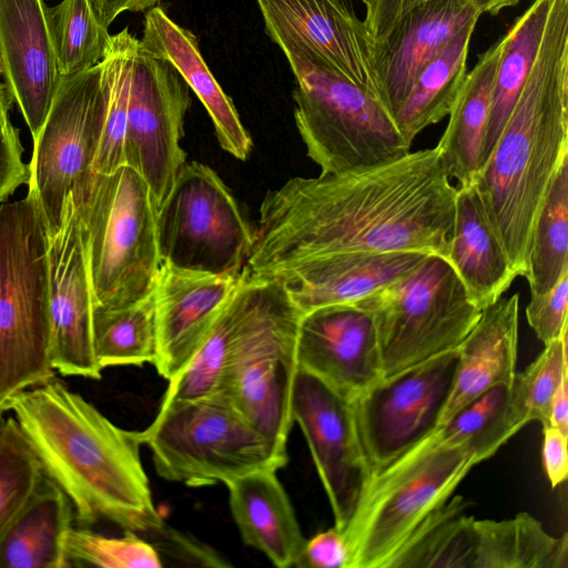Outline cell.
Returning <instances> with one entry per match:
<instances>
[{
  "label": "cell",
  "mask_w": 568,
  "mask_h": 568,
  "mask_svg": "<svg viewBox=\"0 0 568 568\" xmlns=\"http://www.w3.org/2000/svg\"><path fill=\"white\" fill-rule=\"evenodd\" d=\"M542 430V458L545 470L551 487L555 488L556 486L564 483L568 475V434H565L560 429L552 426L545 427Z\"/></svg>",
  "instance_id": "bcb514c9"
},
{
  "label": "cell",
  "mask_w": 568,
  "mask_h": 568,
  "mask_svg": "<svg viewBox=\"0 0 568 568\" xmlns=\"http://www.w3.org/2000/svg\"><path fill=\"white\" fill-rule=\"evenodd\" d=\"M30 443L43 474L70 499L75 520H106L124 531L164 528L142 466L139 432L114 425L55 376L3 405Z\"/></svg>",
  "instance_id": "7a4b0ae2"
},
{
  "label": "cell",
  "mask_w": 568,
  "mask_h": 568,
  "mask_svg": "<svg viewBox=\"0 0 568 568\" xmlns=\"http://www.w3.org/2000/svg\"><path fill=\"white\" fill-rule=\"evenodd\" d=\"M105 110L101 62L62 77L45 120L33 138L28 192L40 205L48 236L61 227L71 192L91 173Z\"/></svg>",
  "instance_id": "7c38bea8"
},
{
  "label": "cell",
  "mask_w": 568,
  "mask_h": 568,
  "mask_svg": "<svg viewBox=\"0 0 568 568\" xmlns=\"http://www.w3.org/2000/svg\"><path fill=\"white\" fill-rule=\"evenodd\" d=\"M44 0H0V72L32 139L62 79Z\"/></svg>",
  "instance_id": "44dd1931"
},
{
  "label": "cell",
  "mask_w": 568,
  "mask_h": 568,
  "mask_svg": "<svg viewBox=\"0 0 568 568\" xmlns=\"http://www.w3.org/2000/svg\"><path fill=\"white\" fill-rule=\"evenodd\" d=\"M568 271V160L559 168L539 214L526 280L530 295L550 290Z\"/></svg>",
  "instance_id": "8d00e7d4"
},
{
  "label": "cell",
  "mask_w": 568,
  "mask_h": 568,
  "mask_svg": "<svg viewBox=\"0 0 568 568\" xmlns=\"http://www.w3.org/2000/svg\"><path fill=\"white\" fill-rule=\"evenodd\" d=\"M143 24L142 45L175 68L207 111L222 149L245 161L253 146L251 135L205 63L196 37L156 6L146 11Z\"/></svg>",
  "instance_id": "d4e9b609"
},
{
  "label": "cell",
  "mask_w": 568,
  "mask_h": 568,
  "mask_svg": "<svg viewBox=\"0 0 568 568\" xmlns=\"http://www.w3.org/2000/svg\"><path fill=\"white\" fill-rule=\"evenodd\" d=\"M156 473L199 487L226 484L258 469H280L287 450L268 440L222 394L162 399L153 422L139 432Z\"/></svg>",
  "instance_id": "52a82bcc"
},
{
  "label": "cell",
  "mask_w": 568,
  "mask_h": 568,
  "mask_svg": "<svg viewBox=\"0 0 568 568\" xmlns=\"http://www.w3.org/2000/svg\"><path fill=\"white\" fill-rule=\"evenodd\" d=\"M568 160V0H551L521 91L475 187L517 276L526 277L539 214Z\"/></svg>",
  "instance_id": "3957f363"
},
{
  "label": "cell",
  "mask_w": 568,
  "mask_h": 568,
  "mask_svg": "<svg viewBox=\"0 0 568 568\" xmlns=\"http://www.w3.org/2000/svg\"><path fill=\"white\" fill-rule=\"evenodd\" d=\"M475 26L465 27L443 47L396 112L393 120L409 144L423 130L449 114L467 74L466 61Z\"/></svg>",
  "instance_id": "1f68e13d"
},
{
  "label": "cell",
  "mask_w": 568,
  "mask_h": 568,
  "mask_svg": "<svg viewBox=\"0 0 568 568\" xmlns=\"http://www.w3.org/2000/svg\"><path fill=\"white\" fill-rule=\"evenodd\" d=\"M84 231L93 305L120 307L153 293L161 266L156 206L128 165L92 172L72 192Z\"/></svg>",
  "instance_id": "8992f818"
},
{
  "label": "cell",
  "mask_w": 568,
  "mask_h": 568,
  "mask_svg": "<svg viewBox=\"0 0 568 568\" xmlns=\"http://www.w3.org/2000/svg\"><path fill=\"white\" fill-rule=\"evenodd\" d=\"M550 4L551 0H534L503 36L478 172L490 156L529 73Z\"/></svg>",
  "instance_id": "4dcf8cb0"
},
{
  "label": "cell",
  "mask_w": 568,
  "mask_h": 568,
  "mask_svg": "<svg viewBox=\"0 0 568 568\" xmlns=\"http://www.w3.org/2000/svg\"><path fill=\"white\" fill-rule=\"evenodd\" d=\"M302 315L284 283L278 281L234 353L219 393L283 450H287L294 424L292 393L297 372L296 338Z\"/></svg>",
  "instance_id": "8fae6325"
},
{
  "label": "cell",
  "mask_w": 568,
  "mask_h": 568,
  "mask_svg": "<svg viewBox=\"0 0 568 568\" xmlns=\"http://www.w3.org/2000/svg\"><path fill=\"white\" fill-rule=\"evenodd\" d=\"M353 303L373 318L383 377L458 348L481 315L454 267L438 255Z\"/></svg>",
  "instance_id": "ba28073f"
},
{
  "label": "cell",
  "mask_w": 568,
  "mask_h": 568,
  "mask_svg": "<svg viewBox=\"0 0 568 568\" xmlns=\"http://www.w3.org/2000/svg\"><path fill=\"white\" fill-rule=\"evenodd\" d=\"M267 36L286 59L320 65L377 99L372 40L348 0H256ZM378 100V99H377Z\"/></svg>",
  "instance_id": "2e32d148"
},
{
  "label": "cell",
  "mask_w": 568,
  "mask_h": 568,
  "mask_svg": "<svg viewBox=\"0 0 568 568\" xmlns=\"http://www.w3.org/2000/svg\"><path fill=\"white\" fill-rule=\"evenodd\" d=\"M349 1V0H348ZM359 1H363L364 3L366 2V0H359Z\"/></svg>",
  "instance_id": "816d5d0a"
},
{
  "label": "cell",
  "mask_w": 568,
  "mask_h": 568,
  "mask_svg": "<svg viewBox=\"0 0 568 568\" xmlns=\"http://www.w3.org/2000/svg\"><path fill=\"white\" fill-rule=\"evenodd\" d=\"M14 102L6 83H0V144L20 141V131L10 120V110Z\"/></svg>",
  "instance_id": "681fc988"
},
{
  "label": "cell",
  "mask_w": 568,
  "mask_h": 568,
  "mask_svg": "<svg viewBox=\"0 0 568 568\" xmlns=\"http://www.w3.org/2000/svg\"><path fill=\"white\" fill-rule=\"evenodd\" d=\"M20 141L0 144V203L29 180V165L22 160Z\"/></svg>",
  "instance_id": "f6af8a7d"
},
{
  "label": "cell",
  "mask_w": 568,
  "mask_h": 568,
  "mask_svg": "<svg viewBox=\"0 0 568 568\" xmlns=\"http://www.w3.org/2000/svg\"><path fill=\"white\" fill-rule=\"evenodd\" d=\"M3 415H4V413L0 409V425H1V423L3 422V419H4V418H3Z\"/></svg>",
  "instance_id": "f907efd6"
},
{
  "label": "cell",
  "mask_w": 568,
  "mask_h": 568,
  "mask_svg": "<svg viewBox=\"0 0 568 568\" xmlns=\"http://www.w3.org/2000/svg\"><path fill=\"white\" fill-rule=\"evenodd\" d=\"M504 37L490 45L466 74L448 114L449 120L437 146L448 176L457 187L475 183L490 111L495 73Z\"/></svg>",
  "instance_id": "f1b7e54d"
},
{
  "label": "cell",
  "mask_w": 568,
  "mask_h": 568,
  "mask_svg": "<svg viewBox=\"0 0 568 568\" xmlns=\"http://www.w3.org/2000/svg\"><path fill=\"white\" fill-rule=\"evenodd\" d=\"M242 272L211 274L161 263L153 287L158 327L153 365L159 375L170 381L190 363Z\"/></svg>",
  "instance_id": "ffe728a7"
},
{
  "label": "cell",
  "mask_w": 568,
  "mask_h": 568,
  "mask_svg": "<svg viewBox=\"0 0 568 568\" xmlns=\"http://www.w3.org/2000/svg\"><path fill=\"white\" fill-rule=\"evenodd\" d=\"M294 118L321 173L378 165L410 152L394 120L367 91L312 62L288 58Z\"/></svg>",
  "instance_id": "9c48e42d"
},
{
  "label": "cell",
  "mask_w": 568,
  "mask_h": 568,
  "mask_svg": "<svg viewBox=\"0 0 568 568\" xmlns=\"http://www.w3.org/2000/svg\"><path fill=\"white\" fill-rule=\"evenodd\" d=\"M434 0H366L365 24L372 42L381 40L412 8ZM475 4L483 13L496 16L523 0H455Z\"/></svg>",
  "instance_id": "7bdbcfd3"
},
{
  "label": "cell",
  "mask_w": 568,
  "mask_h": 568,
  "mask_svg": "<svg viewBox=\"0 0 568 568\" xmlns=\"http://www.w3.org/2000/svg\"><path fill=\"white\" fill-rule=\"evenodd\" d=\"M43 470L12 416L0 425V539L31 497Z\"/></svg>",
  "instance_id": "f35d334b"
},
{
  "label": "cell",
  "mask_w": 568,
  "mask_h": 568,
  "mask_svg": "<svg viewBox=\"0 0 568 568\" xmlns=\"http://www.w3.org/2000/svg\"><path fill=\"white\" fill-rule=\"evenodd\" d=\"M48 232L30 192L0 203V409L55 376L51 364Z\"/></svg>",
  "instance_id": "5b68a950"
},
{
  "label": "cell",
  "mask_w": 568,
  "mask_h": 568,
  "mask_svg": "<svg viewBox=\"0 0 568 568\" xmlns=\"http://www.w3.org/2000/svg\"><path fill=\"white\" fill-rule=\"evenodd\" d=\"M190 90L175 68L136 40L129 91L125 165L148 184L156 210L185 163L181 146Z\"/></svg>",
  "instance_id": "5bb4252c"
},
{
  "label": "cell",
  "mask_w": 568,
  "mask_h": 568,
  "mask_svg": "<svg viewBox=\"0 0 568 568\" xmlns=\"http://www.w3.org/2000/svg\"><path fill=\"white\" fill-rule=\"evenodd\" d=\"M458 348L383 377L352 402L372 475L437 426L452 390Z\"/></svg>",
  "instance_id": "4fadbf2b"
},
{
  "label": "cell",
  "mask_w": 568,
  "mask_h": 568,
  "mask_svg": "<svg viewBox=\"0 0 568 568\" xmlns=\"http://www.w3.org/2000/svg\"><path fill=\"white\" fill-rule=\"evenodd\" d=\"M136 38L128 28L112 34L102 65L105 110L92 172L110 174L125 165L124 143L131 69Z\"/></svg>",
  "instance_id": "e575fe53"
},
{
  "label": "cell",
  "mask_w": 568,
  "mask_h": 568,
  "mask_svg": "<svg viewBox=\"0 0 568 568\" xmlns=\"http://www.w3.org/2000/svg\"><path fill=\"white\" fill-rule=\"evenodd\" d=\"M568 271L548 291L531 296L526 317L536 336L545 344L568 331Z\"/></svg>",
  "instance_id": "b9f144b4"
},
{
  "label": "cell",
  "mask_w": 568,
  "mask_h": 568,
  "mask_svg": "<svg viewBox=\"0 0 568 568\" xmlns=\"http://www.w3.org/2000/svg\"><path fill=\"white\" fill-rule=\"evenodd\" d=\"M549 426L568 434V372L564 375L551 399Z\"/></svg>",
  "instance_id": "c3c4849f"
},
{
  "label": "cell",
  "mask_w": 568,
  "mask_h": 568,
  "mask_svg": "<svg viewBox=\"0 0 568 568\" xmlns=\"http://www.w3.org/2000/svg\"><path fill=\"white\" fill-rule=\"evenodd\" d=\"M447 261L481 311L503 297L517 277L474 184L457 187Z\"/></svg>",
  "instance_id": "4316f807"
},
{
  "label": "cell",
  "mask_w": 568,
  "mask_h": 568,
  "mask_svg": "<svg viewBox=\"0 0 568 568\" xmlns=\"http://www.w3.org/2000/svg\"><path fill=\"white\" fill-rule=\"evenodd\" d=\"M481 12L469 2L434 0L408 10L373 42L371 69L377 99L394 119L416 80L460 30L476 24Z\"/></svg>",
  "instance_id": "d6986e66"
},
{
  "label": "cell",
  "mask_w": 568,
  "mask_h": 568,
  "mask_svg": "<svg viewBox=\"0 0 568 568\" xmlns=\"http://www.w3.org/2000/svg\"><path fill=\"white\" fill-rule=\"evenodd\" d=\"M48 18L61 77L84 72L103 60L111 34L91 0H62L48 9Z\"/></svg>",
  "instance_id": "74e56055"
},
{
  "label": "cell",
  "mask_w": 568,
  "mask_h": 568,
  "mask_svg": "<svg viewBox=\"0 0 568 568\" xmlns=\"http://www.w3.org/2000/svg\"><path fill=\"white\" fill-rule=\"evenodd\" d=\"M99 21L104 28L124 11H144L154 7L160 0H91Z\"/></svg>",
  "instance_id": "7dc6e473"
},
{
  "label": "cell",
  "mask_w": 568,
  "mask_h": 568,
  "mask_svg": "<svg viewBox=\"0 0 568 568\" xmlns=\"http://www.w3.org/2000/svg\"><path fill=\"white\" fill-rule=\"evenodd\" d=\"M348 549L335 526L306 539L295 566L300 568H347Z\"/></svg>",
  "instance_id": "ee69618b"
},
{
  "label": "cell",
  "mask_w": 568,
  "mask_h": 568,
  "mask_svg": "<svg viewBox=\"0 0 568 568\" xmlns=\"http://www.w3.org/2000/svg\"><path fill=\"white\" fill-rule=\"evenodd\" d=\"M1 73V72H0Z\"/></svg>",
  "instance_id": "f5cc1de1"
},
{
  "label": "cell",
  "mask_w": 568,
  "mask_h": 568,
  "mask_svg": "<svg viewBox=\"0 0 568 568\" xmlns=\"http://www.w3.org/2000/svg\"><path fill=\"white\" fill-rule=\"evenodd\" d=\"M277 280L257 276L244 266L205 339L190 363L172 379L163 399H191L219 394L229 365L250 332Z\"/></svg>",
  "instance_id": "603a6c76"
},
{
  "label": "cell",
  "mask_w": 568,
  "mask_h": 568,
  "mask_svg": "<svg viewBox=\"0 0 568 568\" xmlns=\"http://www.w3.org/2000/svg\"><path fill=\"white\" fill-rule=\"evenodd\" d=\"M225 485L243 541L262 551L276 567L295 566L306 539L276 470L258 469Z\"/></svg>",
  "instance_id": "484cf974"
},
{
  "label": "cell",
  "mask_w": 568,
  "mask_h": 568,
  "mask_svg": "<svg viewBox=\"0 0 568 568\" xmlns=\"http://www.w3.org/2000/svg\"><path fill=\"white\" fill-rule=\"evenodd\" d=\"M292 415L310 447L333 511L334 526L343 530L372 476L352 402L297 367Z\"/></svg>",
  "instance_id": "9a60e30c"
},
{
  "label": "cell",
  "mask_w": 568,
  "mask_h": 568,
  "mask_svg": "<svg viewBox=\"0 0 568 568\" xmlns=\"http://www.w3.org/2000/svg\"><path fill=\"white\" fill-rule=\"evenodd\" d=\"M296 359L298 368L349 402L383 378L373 318L355 303L304 313L298 323Z\"/></svg>",
  "instance_id": "ac0fdd59"
},
{
  "label": "cell",
  "mask_w": 568,
  "mask_h": 568,
  "mask_svg": "<svg viewBox=\"0 0 568 568\" xmlns=\"http://www.w3.org/2000/svg\"><path fill=\"white\" fill-rule=\"evenodd\" d=\"M51 364L63 376L100 379L93 348L91 290L84 231L69 195L59 231L48 239Z\"/></svg>",
  "instance_id": "e0dca14e"
},
{
  "label": "cell",
  "mask_w": 568,
  "mask_h": 568,
  "mask_svg": "<svg viewBox=\"0 0 568 568\" xmlns=\"http://www.w3.org/2000/svg\"><path fill=\"white\" fill-rule=\"evenodd\" d=\"M518 327V293L500 297L481 311L478 322L458 347L452 390L438 426L491 387L511 384L516 375Z\"/></svg>",
  "instance_id": "cb8c5ba5"
},
{
  "label": "cell",
  "mask_w": 568,
  "mask_h": 568,
  "mask_svg": "<svg viewBox=\"0 0 568 568\" xmlns=\"http://www.w3.org/2000/svg\"><path fill=\"white\" fill-rule=\"evenodd\" d=\"M428 255L416 252H343L313 257L283 271L284 283L302 314L356 302L413 271Z\"/></svg>",
  "instance_id": "7402d4cb"
},
{
  "label": "cell",
  "mask_w": 568,
  "mask_h": 568,
  "mask_svg": "<svg viewBox=\"0 0 568 568\" xmlns=\"http://www.w3.org/2000/svg\"><path fill=\"white\" fill-rule=\"evenodd\" d=\"M92 336L101 369L144 363L153 365L158 355L153 293L126 306L93 305Z\"/></svg>",
  "instance_id": "836d02e7"
},
{
  "label": "cell",
  "mask_w": 568,
  "mask_h": 568,
  "mask_svg": "<svg viewBox=\"0 0 568 568\" xmlns=\"http://www.w3.org/2000/svg\"><path fill=\"white\" fill-rule=\"evenodd\" d=\"M479 457L439 428L374 473L343 530L347 568H387L414 529L445 504Z\"/></svg>",
  "instance_id": "277c9868"
},
{
  "label": "cell",
  "mask_w": 568,
  "mask_h": 568,
  "mask_svg": "<svg viewBox=\"0 0 568 568\" xmlns=\"http://www.w3.org/2000/svg\"><path fill=\"white\" fill-rule=\"evenodd\" d=\"M527 425L515 408L510 385L499 384L438 426L450 445L468 446L483 462Z\"/></svg>",
  "instance_id": "d590c367"
},
{
  "label": "cell",
  "mask_w": 568,
  "mask_h": 568,
  "mask_svg": "<svg viewBox=\"0 0 568 568\" xmlns=\"http://www.w3.org/2000/svg\"><path fill=\"white\" fill-rule=\"evenodd\" d=\"M67 555L72 565L103 568H160L163 566L158 549L139 536L125 530L121 537H108L73 527L67 540Z\"/></svg>",
  "instance_id": "60d3db41"
},
{
  "label": "cell",
  "mask_w": 568,
  "mask_h": 568,
  "mask_svg": "<svg viewBox=\"0 0 568 568\" xmlns=\"http://www.w3.org/2000/svg\"><path fill=\"white\" fill-rule=\"evenodd\" d=\"M456 194L437 145L374 166L292 178L264 196L245 267L274 278L300 262L343 252L447 260Z\"/></svg>",
  "instance_id": "6da1fadb"
},
{
  "label": "cell",
  "mask_w": 568,
  "mask_h": 568,
  "mask_svg": "<svg viewBox=\"0 0 568 568\" xmlns=\"http://www.w3.org/2000/svg\"><path fill=\"white\" fill-rule=\"evenodd\" d=\"M568 372L567 332L545 345V349L511 384V398L520 416L530 423L549 426L550 404L564 375Z\"/></svg>",
  "instance_id": "ab89813d"
},
{
  "label": "cell",
  "mask_w": 568,
  "mask_h": 568,
  "mask_svg": "<svg viewBox=\"0 0 568 568\" xmlns=\"http://www.w3.org/2000/svg\"><path fill=\"white\" fill-rule=\"evenodd\" d=\"M468 501L448 499L409 535L387 568H473L476 555L474 517Z\"/></svg>",
  "instance_id": "d6a6232c"
},
{
  "label": "cell",
  "mask_w": 568,
  "mask_h": 568,
  "mask_svg": "<svg viewBox=\"0 0 568 568\" xmlns=\"http://www.w3.org/2000/svg\"><path fill=\"white\" fill-rule=\"evenodd\" d=\"M68 496L43 475L0 539V568H67V540L73 520Z\"/></svg>",
  "instance_id": "83f0119b"
},
{
  "label": "cell",
  "mask_w": 568,
  "mask_h": 568,
  "mask_svg": "<svg viewBox=\"0 0 568 568\" xmlns=\"http://www.w3.org/2000/svg\"><path fill=\"white\" fill-rule=\"evenodd\" d=\"M161 263L211 274L243 271L254 240L248 222L220 175L184 163L156 212Z\"/></svg>",
  "instance_id": "30bf717a"
},
{
  "label": "cell",
  "mask_w": 568,
  "mask_h": 568,
  "mask_svg": "<svg viewBox=\"0 0 568 568\" xmlns=\"http://www.w3.org/2000/svg\"><path fill=\"white\" fill-rule=\"evenodd\" d=\"M473 568H567L568 539L550 535L527 513L504 520L474 519Z\"/></svg>",
  "instance_id": "f546056e"
}]
</instances>
